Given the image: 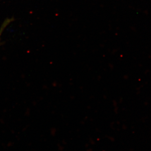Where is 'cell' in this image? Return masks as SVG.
Returning a JSON list of instances; mask_svg holds the SVG:
<instances>
[{"label": "cell", "mask_w": 151, "mask_h": 151, "mask_svg": "<svg viewBox=\"0 0 151 151\" xmlns=\"http://www.w3.org/2000/svg\"><path fill=\"white\" fill-rule=\"evenodd\" d=\"M12 19H6L5 20L3 24H2L1 26V28H0V41H1V37L3 32L4 30L6 27L10 23H11V22H12Z\"/></svg>", "instance_id": "cell-1"}]
</instances>
